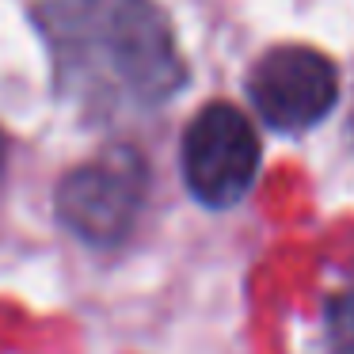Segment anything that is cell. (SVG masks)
I'll list each match as a JSON object with an SVG mask.
<instances>
[{
    "instance_id": "obj_1",
    "label": "cell",
    "mask_w": 354,
    "mask_h": 354,
    "mask_svg": "<svg viewBox=\"0 0 354 354\" xmlns=\"http://www.w3.org/2000/svg\"><path fill=\"white\" fill-rule=\"evenodd\" d=\"M31 16L57 95L92 122L145 115L183 92L187 62L156 0H39Z\"/></svg>"
},
{
    "instance_id": "obj_2",
    "label": "cell",
    "mask_w": 354,
    "mask_h": 354,
    "mask_svg": "<svg viewBox=\"0 0 354 354\" xmlns=\"http://www.w3.org/2000/svg\"><path fill=\"white\" fill-rule=\"evenodd\" d=\"M149 194V164L133 145H111L57 183V221L92 248H115L138 225Z\"/></svg>"
},
{
    "instance_id": "obj_3",
    "label": "cell",
    "mask_w": 354,
    "mask_h": 354,
    "mask_svg": "<svg viewBox=\"0 0 354 354\" xmlns=\"http://www.w3.org/2000/svg\"><path fill=\"white\" fill-rule=\"evenodd\" d=\"M263 145L252 118L236 103L214 100L187 122L183 133V183L202 206L229 209L252 191L259 176Z\"/></svg>"
},
{
    "instance_id": "obj_4",
    "label": "cell",
    "mask_w": 354,
    "mask_h": 354,
    "mask_svg": "<svg viewBox=\"0 0 354 354\" xmlns=\"http://www.w3.org/2000/svg\"><path fill=\"white\" fill-rule=\"evenodd\" d=\"M248 92L267 126L305 133L331 115L339 100V73L320 50L282 42L255 62Z\"/></svg>"
},
{
    "instance_id": "obj_5",
    "label": "cell",
    "mask_w": 354,
    "mask_h": 354,
    "mask_svg": "<svg viewBox=\"0 0 354 354\" xmlns=\"http://www.w3.org/2000/svg\"><path fill=\"white\" fill-rule=\"evenodd\" d=\"M328 351L354 354V274L328 305Z\"/></svg>"
},
{
    "instance_id": "obj_6",
    "label": "cell",
    "mask_w": 354,
    "mask_h": 354,
    "mask_svg": "<svg viewBox=\"0 0 354 354\" xmlns=\"http://www.w3.org/2000/svg\"><path fill=\"white\" fill-rule=\"evenodd\" d=\"M0 160H4V138H0Z\"/></svg>"
}]
</instances>
